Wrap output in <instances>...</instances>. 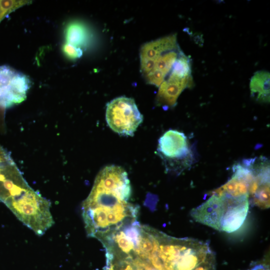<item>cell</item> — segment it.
Returning <instances> with one entry per match:
<instances>
[{"instance_id": "cell-3", "label": "cell", "mask_w": 270, "mask_h": 270, "mask_svg": "<svg viewBox=\"0 0 270 270\" xmlns=\"http://www.w3.org/2000/svg\"><path fill=\"white\" fill-rule=\"evenodd\" d=\"M176 46L174 39L168 36L142 46L140 72L148 84L159 87L167 78L182 52Z\"/></svg>"}, {"instance_id": "cell-4", "label": "cell", "mask_w": 270, "mask_h": 270, "mask_svg": "<svg viewBox=\"0 0 270 270\" xmlns=\"http://www.w3.org/2000/svg\"><path fill=\"white\" fill-rule=\"evenodd\" d=\"M7 206L22 224L39 236L54 224L50 201L32 188Z\"/></svg>"}, {"instance_id": "cell-2", "label": "cell", "mask_w": 270, "mask_h": 270, "mask_svg": "<svg viewBox=\"0 0 270 270\" xmlns=\"http://www.w3.org/2000/svg\"><path fill=\"white\" fill-rule=\"evenodd\" d=\"M248 196H236L214 190L204 202L191 211L196 222L218 231L232 232L244 224L249 208Z\"/></svg>"}, {"instance_id": "cell-9", "label": "cell", "mask_w": 270, "mask_h": 270, "mask_svg": "<svg viewBox=\"0 0 270 270\" xmlns=\"http://www.w3.org/2000/svg\"><path fill=\"white\" fill-rule=\"evenodd\" d=\"M192 76L181 78L170 72L158 87L156 98L157 104L167 108L175 106L181 93L186 88L192 87Z\"/></svg>"}, {"instance_id": "cell-14", "label": "cell", "mask_w": 270, "mask_h": 270, "mask_svg": "<svg viewBox=\"0 0 270 270\" xmlns=\"http://www.w3.org/2000/svg\"><path fill=\"white\" fill-rule=\"evenodd\" d=\"M105 270H139L134 265L125 262H115L106 264Z\"/></svg>"}, {"instance_id": "cell-15", "label": "cell", "mask_w": 270, "mask_h": 270, "mask_svg": "<svg viewBox=\"0 0 270 270\" xmlns=\"http://www.w3.org/2000/svg\"><path fill=\"white\" fill-rule=\"evenodd\" d=\"M193 270H216L215 256L208 258Z\"/></svg>"}, {"instance_id": "cell-13", "label": "cell", "mask_w": 270, "mask_h": 270, "mask_svg": "<svg viewBox=\"0 0 270 270\" xmlns=\"http://www.w3.org/2000/svg\"><path fill=\"white\" fill-rule=\"evenodd\" d=\"M62 51L66 57L72 60L80 58L82 55V49L67 43L63 46Z\"/></svg>"}, {"instance_id": "cell-8", "label": "cell", "mask_w": 270, "mask_h": 270, "mask_svg": "<svg viewBox=\"0 0 270 270\" xmlns=\"http://www.w3.org/2000/svg\"><path fill=\"white\" fill-rule=\"evenodd\" d=\"M254 178L248 190L249 203L261 208L270 207V163L264 158L250 159Z\"/></svg>"}, {"instance_id": "cell-17", "label": "cell", "mask_w": 270, "mask_h": 270, "mask_svg": "<svg viewBox=\"0 0 270 270\" xmlns=\"http://www.w3.org/2000/svg\"><path fill=\"white\" fill-rule=\"evenodd\" d=\"M147 270H156L150 268L148 269Z\"/></svg>"}, {"instance_id": "cell-5", "label": "cell", "mask_w": 270, "mask_h": 270, "mask_svg": "<svg viewBox=\"0 0 270 270\" xmlns=\"http://www.w3.org/2000/svg\"><path fill=\"white\" fill-rule=\"evenodd\" d=\"M157 152L166 170L178 174L190 167L194 159L188 138L175 130H168L160 137Z\"/></svg>"}, {"instance_id": "cell-11", "label": "cell", "mask_w": 270, "mask_h": 270, "mask_svg": "<svg viewBox=\"0 0 270 270\" xmlns=\"http://www.w3.org/2000/svg\"><path fill=\"white\" fill-rule=\"evenodd\" d=\"M65 38L66 43L81 48L87 44L89 39L88 31L82 22H71L66 27Z\"/></svg>"}, {"instance_id": "cell-10", "label": "cell", "mask_w": 270, "mask_h": 270, "mask_svg": "<svg viewBox=\"0 0 270 270\" xmlns=\"http://www.w3.org/2000/svg\"><path fill=\"white\" fill-rule=\"evenodd\" d=\"M270 74L266 70L258 71L251 78L250 88L251 96L260 102H270Z\"/></svg>"}, {"instance_id": "cell-7", "label": "cell", "mask_w": 270, "mask_h": 270, "mask_svg": "<svg viewBox=\"0 0 270 270\" xmlns=\"http://www.w3.org/2000/svg\"><path fill=\"white\" fill-rule=\"evenodd\" d=\"M31 188L10 154L0 146V200L7 206Z\"/></svg>"}, {"instance_id": "cell-1", "label": "cell", "mask_w": 270, "mask_h": 270, "mask_svg": "<svg viewBox=\"0 0 270 270\" xmlns=\"http://www.w3.org/2000/svg\"><path fill=\"white\" fill-rule=\"evenodd\" d=\"M130 196L126 171L115 165L103 168L82 204L88 236L101 241L124 226L137 220L139 207L128 202Z\"/></svg>"}, {"instance_id": "cell-6", "label": "cell", "mask_w": 270, "mask_h": 270, "mask_svg": "<svg viewBox=\"0 0 270 270\" xmlns=\"http://www.w3.org/2000/svg\"><path fill=\"white\" fill-rule=\"evenodd\" d=\"M106 118L110 128L123 136H132L143 120L134 100L126 96L116 98L107 104Z\"/></svg>"}, {"instance_id": "cell-16", "label": "cell", "mask_w": 270, "mask_h": 270, "mask_svg": "<svg viewBox=\"0 0 270 270\" xmlns=\"http://www.w3.org/2000/svg\"><path fill=\"white\" fill-rule=\"evenodd\" d=\"M250 270H268V268L264 265L259 264L256 265Z\"/></svg>"}, {"instance_id": "cell-12", "label": "cell", "mask_w": 270, "mask_h": 270, "mask_svg": "<svg viewBox=\"0 0 270 270\" xmlns=\"http://www.w3.org/2000/svg\"><path fill=\"white\" fill-rule=\"evenodd\" d=\"M30 0H0V22L7 15L20 7L30 4Z\"/></svg>"}]
</instances>
